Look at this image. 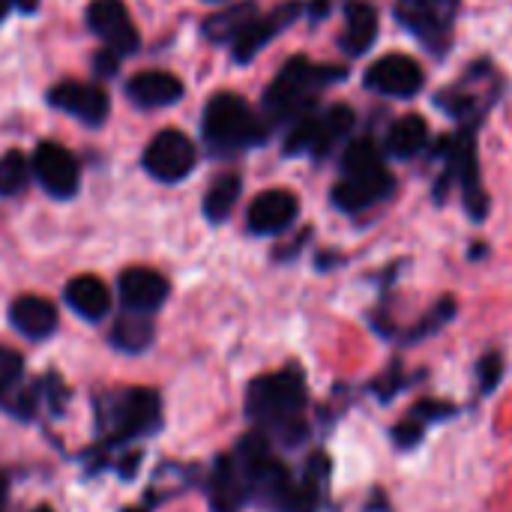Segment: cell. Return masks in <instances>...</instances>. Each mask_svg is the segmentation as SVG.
<instances>
[{
  "label": "cell",
  "instance_id": "d590c367",
  "mask_svg": "<svg viewBox=\"0 0 512 512\" xmlns=\"http://www.w3.org/2000/svg\"><path fill=\"white\" fill-rule=\"evenodd\" d=\"M36 512H54V510H48V507H39V510Z\"/></svg>",
  "mask_w": 512,
  "mask_h": 512
},
{
  "label": "cell",
  "instance_id": "8992f818",
  "mask_svg": "<svg viewBox=\"0 0 512 512\" xmlns=\"http://www.w3.org/2000/svg\"><path fill=\"white\" fill-rule=\"evenodd\" d=\"M192 165H195V144L177 129L159 132L144 153V168L165 183L183 180L192 171Z\"/></svg>",
  "mask_w": 512,
  "mask_h": 512
},
{
  "label": "cell",
  "instance_id": "5bb4252c",
  "mask_svg": "<svg viewBox=\"0 0 512 512\" xmlns=\"http://www.w3.org/2000/svg\"><path fill=\"white\" fill-rule=\"evenodd\" d=\"M297 198L288 189H267L249 207V228L255 234H282L297 219Z\"/></svg>",
  "mask_w": 512,
  "mask_h": 512
},
{
  "label": "cell",
  "instance_id": "83f0119b",
  "mask_svg": "<svg viewBox=\"0 0 512 512\" xmlns=\"http://www.w3.org/2000/svg\"><path fill=\"white\" fill-rule=\"evenodd\" d=\"M30 168L27 159L18 150H9L0 156V195H15L27 186Z\"/></svg>",
  "mask_w": 512,
  "mask_h": 512
},
{
  "label": "cell",
  "instance_id": "ba28073f",
  "mask_svg": "<svg viewBox=\"0 0 512 512\" xmlns=\"http://www.w3.org/2000/svg\"><path fill=\"white\" fill-rule=\"evenodd\" d=\"M33 171L39 177V183L45 186L48 195L54 198H72L75 189H78V180H81V171H78V159L54 144V141H42L33 153Z\"/></svg>",
  "mask_w": 512,
  "mask_h": 512
},
{
  "label": "cell",
  "instance_id": "d6a6232c",
  "mask_svg": "<svg viewBox=\"0 0 512 512\" xmlns=\"http://www.w3.org/2000/svg\"><path fill=\"white\" fill-rule=\"evenodd\" d=\"M15 3H18L21 9H27V12H30V9H36V0H15Z\"/></svg>",
  "mask_w": 512,
  "mask_h": 512
},
{
  "label": "cell",
  "instance_id": "9a60e30c",
  "mask_svg": "<svg viewBox=\"0 0 512 512\" xmlns=\"http://www.w3.org/2000/svg\"><path fill=\"white\" fill-rule=\"evenodd\" d=\"M159 426V399L153 390H129L114 411V429L120 438H138Z\"/></svg>",
  "mask_w": 512,
  "mask_h": 512
},
{
  "label": "cell",
  "instance_id": "7402d4cb",
  "mask_svg": "<svg viewBox=\"0 0 512 512\" xmlns=\"http://www.w3.org/2000/svg\"><path fill=\"white\" fill-rule=\"evenodd\" d=\"M450 414H456V408H453V405H444V402H420V405H414V408L408 411L405 423L393 429V444H396L399 450L417 447V444L423 441L426 429H429L432 423H441V420L450 417Z\"/></svg>",
  "mask_w": 512,
  "mask_h": 512
},
{
  "label": "cell",
  "instance_id": "4fadbf2b",
  "mask_svg": "<svg viewBox=\"0 0 512 512\" xmlns=\"http://www.w3.org/2000/svg\"><path fill=\"white\" fill-rule=\"evenodd\" d=\"M168 297V282L150 267H129L120 276V300L129 312H156Z\"/></svg>",
  "mask_w": 512,
  "mask_h": 512
},
{
  "label": "cell",
  "instance_id": "30bf717a",
  "mask_svg": "<svg viewBox=\"0 0 512 512\" xmlns=\"http://www.w3.org/2000/svg\"><path fill=\"white\" fill-rule=\"evenodd\" d=\"M393 192V177L387 168L363 171V174H345L333 186V204L345 213H360L378 201H384Z\"/></svg>",
  "mask_w": 512,
  "mask_h": 512
},
{
  "label": "cell",
  "instance_id": "836d02e7",
  "mask_svg": "<svg viewBox=\"0 0 512 512\" xmlns=\"http://www.w3.org/2000/svg\"><path fill=\"white\" fill-rule=\"evenodd\" d=\"M6 12H9V0H0V21L6 18Z\"/></svg>",
  "mask_w": 512,
  "mask_h": 512
},
{
  "label": "cell",
  "instance_id": "ffe728a7",
  "mask_svg": "<svg viewBox=\"0 0 512 512\" xmlns=\"http://www.w3.org/2000/svg\"><path fill=\"white\" fill-rule=\"evenodd\" d=\"M378 39V12L375 6L363 0H351L345 6V33H342V48L351 57L366 54Z\"/></svg>",
  "mask_w": 512,
  "mask_h": 512
},
{
  "label": "cell",
  "instance_id": "7c38bea8",
  "mask_svg": "<svg viewBox=\"0 0 512 512\" xmlns=\"http://www.w3.org/2000/svg\"><path fill=\"white\" fill-rule=\"evenodd\" d=\"M48 102L84 123H102L108 117V96L93 87V84H81V81H63L57 87H51Z\"/></svg>",
  "mask_w": 512,
  "mask_h": 512
},
{
  "label": "cell",
  "instance_id": "2e32d148",
  "mask_svg": "<svg viewBox=\"0 0 512 512\" xmlns=\"http://www.w3.org/2000/svg\"><path fill=\"white\" fill-rule=\"evenodd\" d=\"M252 486L246 483V477L240 474V468L234 465L231 456H222L213 468V480H210V507L213 512H240L243 504L249 501Z\"/></svg>",
  "mask_w": 512,
  "mask_h": 512
},
{
  "label": "cell",
  "instance_id": "5b68a950",
  "mask_svg": "<svg viewBox=\"0 0 512 512\" xmlns=\"http://www.w3.org/2000/svg\"><path fill=\"white\" fill-rule=\"evenodd\" d=\"M351 126H354V111L348 105H333L321 117L303 114L285 141V153H291V156H297V153L324 156L351 132Z\"/></svg>",
  "mask_w": 512,
  "mask_h": 512
},
{
  "label": "cell",
  "instance_id": "e575fe53",
  "mask_svg": "<svg viewBox=\"0 0 512 512\" xmlns=\"http://www.w3.org/2000/svg\"><path fill=\"white\" fill-rule=\"evenodd\" d=\"M3 501H6V483L0 480V512H3Z\"/></svg>",
  "mask_w": 512,
  "mask_h": 512
},
{
  "label": "cell",
  "instance_id": "3957f363",
  "mask_svg": "<svg viewBox=\"0 0 512 512\" xmlns=\"http://www.w3.org/2000/svg\"><path fill=\"white\" fill-rule=\"evenodd\" d=\"M204 135L216 150H240L264 141L267 129L237 93H219L204 108Z\"/></svg>",
  "mask_w": 512,
  "mask_h": 512
},
{
  "label": "cell",
  "instance_id": "f1b7e54d",
  "mask_svg": "<svg viewBox=\"0 0 512 512\" xmlns=\"http://www.w3.org/2000/svg\"><path fill=\"white\" fill-rule=\"evenodd\" d=\"M453 315H456V300H453V297H444V300H441V303L426 315V321H423V324H417V327L411 330V336H408V339H411V342H417V339H426V336L438 333V330H441Z\"/></svg>",
  "mask_w": 512,
  "mask_h": 512
},
{
  "label": "cell",
  "instance_id": "8fae6325",
  "mask_svg": "<svg viewBox=\"0 0 512 512\" xmlns=\"http://www.w3.org/2000/svg\"><path fill=\"white\" fill-rule=\"evenodd\" d=\"M303 12V6L297 3V0H291V3H282V6H276L270 15H258L237 39H234V60H240V63H246V60H252L273 36H279L288 24H294V18Z\"/></svg>",
  "mask_w": 512,
  "mask_h": 512
},
{
  "label": "cell",
  "instance_id": "484cf974",
  "mask_svg": "<svg viewBox=\"0 0 512 512\" xmlns=\"http://www.w3.org/2000/svg\"><path fill=\"white\" fill-rule=\"evenodd\" d=\"M240 198V177L237 174H225L219 177L210 189H207V198H204V213L210 222H225L228 213L234 210Z\"/></svg>",
  "mask_w": 512,
  "mask_h": 512
},
{
  "label": "cell",
  "instance_id": "4316f807",
  "mask_svg": "<svg viewBox=\"0 0 512 512\" xmlns=\"http://www.w3.org/2000/svg\"><path fill=\"white\" fill-rule=\"evenodd\" d=\"M342 168H345V174H363V171H378V168H384L381 147H378L372 138L354 141V144L345 150V156H342Z\"/></svg>",
  "mask_w": 512,
  "mask_h": 512
},
{
  "label": "cell",
  "instance_id": "9c48e42d",
  "mask_svg": "<svg viewBox=\"0 0 512 512\" xmlns=\"http://www.w3.org/2000/svg\"><path fill=\"white\" fill-rule=\"evenodd\" d=\"M87 24L117 57L132 54L138 48V33L129 21L123 0H93L87 6Z\"/></svg>",
  "mask_w": 512,
  "mask_h": 512
},
{
  "label": "cell",
  "instance_id": "4dcf8cb0",
  "mask_svg": "<svg viewBox=\"0 0 512 512\" xmlns=\"http://www.w3.org/2000/svg\"><path fill=\"white\" fill-rule=\"evenodd\" d=\"M477 372H480V390L489 396V393L501 384V375H504V360H501V354H486V357L480 360Z\"/></svg>",
  "mask_w": 512,
  "mask_h": 512
},
{
  "label": "cell",
  "instance_id": "e0dca14e",
  "mask_svg": "<svg viewBox=\"0 0 512 512\" xmlns=\"http://www.w3.org/2000/svg\"><path fill=\"white\" fill-rule=\"evenodd\" d=\"M453 171L462 177V186H465V207L474 219H483L486 216V195H483V186H480V171H477V144H474V132H465L459 135V144L453 147Z\"/></svg>",
  "mask_w": 512,
  "mask_h": 512
},
{
  "label": "cell",
  "instance_id": "7a4b0ae2",
  "mask_svg": "<svg viewBox=\"0 0 512 512\" xmlns=\"http://www.w3.org/2000/svg\"><path fill=\"white\" fill-rule=\"evenodd\" d=\"M345 69L342 66H312L306 57H294L282 66L276 81L270 84L264 96V108L270 117L285 120V117H303L312 105V93L324 84L342 81Z\"/></svg>",
  "mask_w": 512,
  "mask_h": 512
},
{
  "label": "cell",
  "instance_id": "d4e9b609",
  "mask_svg": "<svg viewBox=\"0 0 512 512\" xmlns=\"http://www.w3.org/2000/svg\"><path fill=\"white\" fill-rule=\"evenodd\" d=\"M111 342H114L120 351L138 354V351H144V348L153 342V324L147 321V315L129 312V315H123V318L114 324Z\"/></svg>",
  "mask_w": 512,
  "mask_h": 512
},
{
  "label": "cell",
  "instance_id": "52a82bcc",
  "mask_svg": "<svg viewBox=\"0 0 512 512\" xmlns=\"http://www.w3.org/2000/svg\"><path fill=\"white\" fill-rule=\"evenodd\" d=\"M366 84L384 96H396V99H411L423 90L426 75L420 69V63L408 54H387L381 60H375L366 72Z\"/></svg>",
  "mask_w": 512,
  "mask_h": 512
},
{
  "label": "cell",
  "instance_id": "277c9868",
  "mask_svg": "<svg viewBox=\"0 0 512 512\" xmlns=\"http://www.w3.org/2000/svg\"><path fill=\"white\" fill-rule=\"evenodd\" d=\"M459 0H396V18L435 54H444L453 39Z\"/></svg>",
  "mask_w": 512,
  "mask_h": 512
},
{
  "label": "cell",
  "instance_id": "603a6c76",
  "mask_svg": "<svg viewBox=\"0 0 512 512\" xmlns=\"http://www.w3.org/2000/svg\"><path fill=\"white\" fill-rule=\"evenodd\" d=\"M258 18V3L255 0H240L204 21V36L213 42H234L252 21Z\"/></svg>",
  "mask_w": 512,
  "mask_h": 512
},
{
  "label": "cell",
  "instance_id": "8d00e7d4",
  "mask_svg": "<svg viewBox=\"0 0 512 512\" xmlns=\"http://www.w3.org/2000/svg\"><path fill=\"white\" fill-rule=\"evenodd\" d=\"M210 3H216V0H210Z\"/></svg>",
  "mask_w": 512,
  "mask_h": 512
},
{
  "label": "cell",
  "instance_id": "6da1fadb",
  "mask_svg": "<svg viewBox=\"0 0 512 512\" xmlns=\"http://www.w3.org/2000/svg\"><path fill=\"white\" fill-rule=\"evenodd\" d=\"M246 414L282 444L297 447L306 438V378L300 369H285L252 381L246 396Z\"/></svg>",
  "mask_w": 512,
  "mask_h": 512
},
{
  "label": "cell",
  "instance_id": "d6986e66",
  "mask_svg": "<svg viewBox=\"0 0 512 512\" xmlns=\"http://www.w3.org/2000/svg\"><path fill=\"white\" fill-rule=\"evenodd\" d=\"M9 321L27 339H48L57 330V309L42 297H18L9 309Z\"/></svg>",
  "mask_w": 512,
  "mask_h": 512
},
{
  "label": "cell",
  "instance_id": "cb8c5ba5",
  "mask_svg": "<svg viewBox=\"0 0 512 512\" xmlns=\"http://www.w3.org/2000/svg\"><path fill=\"white\" fill-rule=\"evenodd\" d=\"M429 144V123L420 114H405L387 129V153L396 159H411Z\"/></svg>",
  "mask_w": 512,
  "mask_h": 512
},
{
  "label": "cell",
  "instance_id": "f546056e",
  "mask_svg": "<svg viewBox=\"0 0 512 512\" xmlns=\"http://www.w3.org/2000/svg\"><path fill=\"white\" fill-rule=\"evenodd\" d=\"M21 372H24V360H21V354H18V351H12V348H3V345H0V399H3L15 384H18Z\"/></svg>",
  "mask_w": 512,
  "mask_h": 512
},
{
  "label": "cell",
  "instance_id": "1f68e13d",
  "mask_svg": "<svg viewBox=\"0 0 512 512\" xmlns=\"http://www.w3.org/2000/svg\"><path fill=\"white\" fill-rule=\"evenodd\" d=\"M93 66L99 69V75H114V69H117V54H114V51H105V54H99V57L93 60Z\"/></svg>",
  "mask_w": 512,
  "mask_h": 512
},
{
  "label": "cell",
  "instance_id": "ac0fdd59",
  "mask_svg": "<svg viewBox=\"0 0 512 512\" xmlns=\"http://www.w3.org/2000/svg\"><path fill=\"white\" fill-rule=\"evenodd\" d=\"M132 102L144 105V108H162V105H174L183 96V84L180 78H174L171 72L162 69H150V72H138L129 84H126Z\"/></svg>",
  "mask_w": 512,
  "mask_h": 512
},
{
  "label": "cell",
  "instance_id": "44dd1931",
  "mask_svg": "<svg viewBox=\"0 0 512 512\" xmlns=\"http://www.w3.org/2000/svg\"><path fill=\"white\" fill-rule=\"evenodd\" d=\"M66 303L87 321H99L111 309V294L102 279L96 276H78L66 285Z\"/></svg>",
  "mask_w": 512,
  "mask_h": 512
}]
</instances>
